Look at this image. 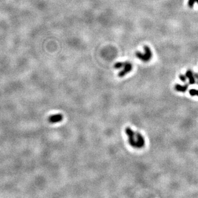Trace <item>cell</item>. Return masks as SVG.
Masks as SVG:
<instances>
[{
	"label": "cell",
	"instance_id": "obj_4",
	"mask_svg": "<svg viewBox=\"0 0 198 198\" xmlns=\"http://www.w3.org/2000/svg\"><path fill=\"white\" fill-rule=\"evenodd\" d=\"M135 136L136 137L137 149H141L145 145V140L143 136L138 132H135Z\"/></svg>",
	"mask_w": 198,
	"mask_h": 198
},
{
	"label": "cell",
	"instance_id": "obj_1",
	"mask_svg": "<svg viewBox=\"0 0 198 198\" xmlns=\"http://www.w3.org/2000/svg\"><path fill=\"white\" fill-rule=\"evenodd\" d=\"M144 54L139 51L136 52V56L138 59H140L141 61L144 62H148L151 59L153 54H152L150 48L148 47V46H145L144 47Z\"/></svg>",
	"mask_w": 198,
	"mask_h": 198
},
{
	"label": "cell",
	"instance_id": "obj_6",
	"mask_svg": "<svg viewBox=\"0 0 198 198\" xmlns=\"http://www.w3.org/2000/svg\"><path fill=\"white\" fill-rule=\"evenodd\" d=\"M185 76L187 77V78L189 79V83L190 84H194L195 83V80L194 76H193V74L192 73V72L191 71H188L186 73Z\"/></svg>",
	"mask_w": 198,
	"mask_h": 198
},
{
	"label": "cell",
	"instance_id": "obj_2",
	"mask_svg": "<svg viewBox=\"0 0 198 198\" xmlns=\"http://www.w3.org/2000/svg\"><path fill=\"white\" fill-rule=\"evenodd\" d=\"M125 133L128 137V142L133 148L137 149V141L135 140V132L129 127H127L125 129Z\"/></svg>",
	"mask_w": 198,
	"mask_h": 198
},
{
	"label": "cell",
	"instance_id": "obj_5",
	"mask_svg": "<svg viewBox=\"0 0 198 198\" xmlns=\"http://www.w3.org/2000/svg\"><path fill=\"white\" fill-rule=\"evenodd\" d=\"M49 122L52 123L57 122H59L63 120V115L61 114H56L52 115L49 118Z\"/></svg>",
	"mask_w": 198,
	"mask_h": 198
},
{
	"label": "cell",
	"instance_id": "obj_10",
	"mask_svg": "<svg viewBox=\"0 0 198 198\" xmlns=\"http://www.w3.org/2000/svg\"><path fill=\"white\" fill-rule=\"evenodd\" d=\"M189 94L190 95L192 96H195L198 95V90H195V89H191L189 91Z\"/></svg>",
	"mask_w": 198,
	"mask_h": 198
},
{
	"label": "cell",
	"instance_id": "obj_7",
	"mask_svg": "<svg viewBox=\"0 0 198 198\" xmlns=\"http://www.w3.org/2000/svg\"><path fill=\"white\" fill-rule=\"evenodd\" d=\"M188 88V85H180L179 84H177L175 86V89L178 91H181V92H184L186 90H187Z\"/></svg>",
	"mask_w": 198,
	"mask_h": 198
},
{
	"label": "cell",
	"instance_id": "obj_11",
	"mask_svg": "<svg viewBox=\"0 0 198 198\" xmlns=\"http://www.w3.org/2000/svg\"><path fill=\"white\" fill-rule=\"evenodd\" d=\"M179 79L183 81H185L186 79H187V77L184 76V75H180Z\"/></svg>",
	"mask_w": 198,
	"mask_h": 198
},
{
	"label": "cell",
	"instance_id": "obj_8",
	"mask_svg": "<svg viewBox=\"0 0 198 198\" xmlns=\"http://www.w3.org/2000/svg\"><path fill=\"white\" fill-rule=\"evenodd\" d=\"M125 62H118L116 63L114 65V68L116 69H120L124 67Z\"/></svg>",
	"mask_w": 198,
	"mask_h": 198
},
{
	"label": "cell",
	"instance_id": "obj_9",
	"mask_svg": "<svg viewBox=\"0 0 198 198\" xmlns=\"http://www.w3.org/2000/svg\"><path fill=\"white\" fill-rule=\"evenodd\" d=\"M195 2H197L198 3V0H189L188 3V6H189V7H190V8H192L193 6H194Z\"/></svg>",
	"mask_w": 198,
	"mask_h": 198
},
{
	"label": "cell",
	"instance_id": "obj_3",
	"mask_svg": "<svg viewBox=\"0 0 198 198\" xmlns=\"http://www.w3.org/2000/svg\"><path fill=\"white\" fill-rule=\"evenodd\" d=\"M123 69L122 71H120L118 74V76L120 77V78L124 77L127 74L129 73V72L132 71L133 67L132 64L130 63L129 62L125 61L124 66L123 67Z\"/></svg>",
	"mask_w": 198,
	"mask_h": 198
}]
</instances>
